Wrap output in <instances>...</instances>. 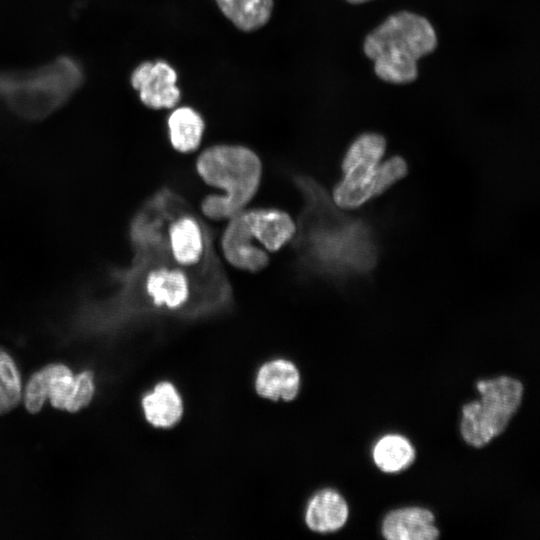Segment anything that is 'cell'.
I'll use <instances>...</instances> for the list:
<instances>
[{
    "mask_svg": "<svg viewBox=\"0 0 540 540\" xmlns=\"http://www.w3.org/2000/svg\"><path fill=\"white\" fill-rule=\"evenodd\" d=\"M83 78L76 60L61 57L34 70L0 73V98L17 115L40 119L62 106Z\"/></svg>",
    "mask_w": 540,
    "mask_h": 540,
    "instance_id": "cell-5",
    "label": "cell"
},
{
    "mask_svg": "<svg viewBox=\"0 0 540 540\" xmlns=\"http://www.w3.org/2000/svg\"><path fill=\"white\" fill-rule=\"evenodd\" d=\"M385 149V139L376 133L362 134L351 144L342 163L344 178L333 191L336 206L355 208L406 175L407 165L401 157L379 165Z\"/></svg>",
    "mask_w": 540,
    "mask_h": 540,
    "instance_id": "cell-6",
    "label": "cell"
},
{
    "mask_svg": "<svg viewBox=\"0 0 540 540\" xmlns=\"http://www.w3.org/2000/svg\"><path fill=\"white\" fill-rule=\"evenodd\" d=\"M176 71L165 61L143 62L131 74L142 103L152 109L172 108L180 100Z\"/></svg>",
    "mask_w": 540,
    "mask_h": 540,
    "instance_id": "cell-10",
    "label": "cell"
},
{
    "mask_svg": "<svg viewBox=\"0 0 540 540\" xmlns=\"http://www.w3.org/2000/svg\"><path fill=\"white\" fill-rule=\"evenodd\" d=\"M94 391L90 371L74 375L64 364H50L30 377L24 391V405L29 412L37 413L49 400L57 409L77 412L91 402Z\"/></svg>",
    "mask_w": 540,
    "mask_h": 540,
    "instance_id": "cell-8",
    "label": "cell"
},
{
    "mask_svg": "<svg viewBox=\"0 0 540 540\" xmlns=\"http://www.w3.org/2000/svg\"><path fill=\"white\" fill-rule=\"evenodd\" d=\"M142 408L146 420L156 428L173 427L183 414L180 394L168 381L158 383L152 392L143 397Z\"/></svg>",
    "mask_w": 540,
    "mask_h": 540,
    "instance_id": "cell-16",
    "label": "cell"
},
{
    "mask_svg": "<svg viewBox=\"0 0 540 540\" xmlns=\"http://www.w3.org/2000/svg\"><path fill=\"white\" fill-rule=\"evenodd\" d=\"M165 238L170 257L183 268L196 269L209 256L208 235L192 213H175L166 221Z\"/></svg>",
    "mask_w": 540,
    "mask_h": 540,
    "instance_id": "cell-9",
    "label": "cell"
},
{
    "mask_svg": "<svg viewBox=\"0 0 540 540\" xmlns=\"http://www.w3.org/2000/svg\"><path fill=\"white\" fill-rule=\"evenodd\" d=\"M222 13L240 30L254 31L270 19L273 0H215Z\"/></svg>",
    "mask_w": 540,
    "mask_h": 540,
    "instance_id": "cell-18",
    "label": "cell"
},
{
    "mask_svg": "<svg viewBox=\"0 0 540 540\" xmlns=\"http://www.w3.org/2000/svg\"><path fill=\"white\" fill-rule=\"evenodd\" d=\"M254 241L268 253L279 251L296 235L292 217L277 208H255L241 211Z\"/></svg>",
    "mask_w": 540,
    "mask_h": 540,
    "instance_id": "cell-11",
    "label": "cell"
},
{
    "mask_svg": "<svg viewBox=\"0 0 540 540\" xmlns=\"http://www.w3.org/2000/svg\"><path fill=\"white\" fill-rule=\"evenodd\" d=\"M476 386L481 399L462 407L460 431L469 445L480 448L505 430L521 403L523 385L500 376L478 381Z\"/></svg>",
    "mask_w": 540,
    "mask_h": 540,
    "instance_id": "cell-7",
    "label": "cell"
},
{
    "mask_svg": "<svg viewBox=\"0 0 540 540\" xmlns=\"http://www.w3.org/2000/svg\"><path fill=\"white\" fill-rule=\"evenodd\" d=\"M304 187L311 199L306 237L312 262L335 274L369 271L376 262V250L365 223L340 214L315 183L306 181Z\"/></svg>",
    "mask_w": 540,
    "mask_h": 540,
    "instance_id": "cell-2",
    "label": "cell"
},
{
    "mask_svg": "<svg viewBox=\"0 0 540 540\" xmlns=\"http://www.w3.org/2000/svg\"><path fill=\"white\" fill-rule=\"evenodd\" d=\"M347 1L352 3V4H360V3H365V2H368V1H371V0H347Z\"/></svg>",
    "mask_w": 540,
    "mask_h": 540,
    "instance_id": "cell-21",
    "label": "cell"
},
{
    "mask_svg": "<svg viewBox=\"0 0 540 540\" xmlns=\"http://www.w3.org/2000/svg\"><path fill=\"white\" fill-rule=\"evenodd\" d=\"M21 397L20 372L12 357L0 347V414L17 406Z\"/></svg>",
    "mask_w": 540,
    "mask_h": 540,
    "instance_id": "cell-20",
    "label": "cell"
},
{
    "mask_svg": "<svg viewBox=\"0 0 540 540\" xmlns=\"http://www.w3.org/2000/svg\"><path fill=\"white\" fill-rule=\"evenodd\" d=\"M163 213H155L154 259L150 244L141 236L131 233L135 248L132 265L117 276V292L110 297L113 306H131L164 311L172 314H187L190 305L196 308V290L189 269L177 265L170 254L159 260L164 236ZM169 252V251H168Z\"/></svg>",
    "mask_w": 540,
    "mask_h": 540,
    "instance_id": "cell-1",
    "label": "cell"
},
{
    "mask_svg": "<svg viewBox=\"0 0 540 540\" xmlns=\"http://www.w3.org/2000/svg\"><path fill=\"white\" fill-rule=\"evenodd\" d=\"M221 237V250L225 259L235 268L256 273L267 267L269 255L254 243L242 213L234 215Z\"/></svg>",
    "mask_w": 540,
    "mask_h": 540,
    "instance_id": "cell-12",
    "label": "cell"
},
{
    "mask_svg": "<svg viewBox=\"0 0 540 540\" xmlns=\"http://www.w3.org/2000/svg\"><path fill=\"white\" fill-rule=\"evenodd\" d=\"M348 505L337 491L324 489L316 493L308 503L305 522L315 532L327 533L339 530L347 521Z\"/></svg>",
    "mask_w": 540,
    "mask_h": 540,
    "instance_id": "cell-15",
    "label": "cell"
},
{
    "mask_svg": "<svg viewBox=\"0 0 540 540\" xmlns=\"http://www.w3.org/2000/svg\"><path fill=\"white\" fill-rule=\"evenodd\" d=\"M388 540H433L439 536L433 513L425 508L406 507L389 512L382 523Z\"/></svg>",
    "mask_w": 540,
    "mask_h": 540,
    "instance_id": "cell-13",
    "label": "cell"
},
{
    "mask_svg": "<svg viewBox=\"0 0 540 540\" xmlns=\"http://www.w3.org/2000/svg\"><path fill=\"white\" fill-rule=\"evenodd\" d=\"M415 458L412 444L401 435H385L373 448V460L383 472L394 473L409 467Z\"/></svg>",
    "mask_w": 540,
    "mask_h": 540,
    "instance_id": "cell-19",
    "label": "cell"
},
{
    "mask_svg": "<svg viewBox=\"0 0 540 540\" xmlns=\"http://www.w3.org/2000/svg\"><path fill=\"white\" fill-rule=\"evenodd\" d=\"M437 37L432 24L416 13L401 11L390 15L364 40V52L374 62V71L383 81L406 84L418 74L417 61L433 52Z\"/></svg>",
    "mask_w": 540,
    "mask_h": 540,
    "instance_id": "cell-4",
    "label": "cell"
},
{
    "mask_svg": "<svg viewBox=\"0 0 540 540\" xmlns=\"http://www.w3.org/2000/svg\"><path fill=\"white\" fill-rule=\"evenodd\" d=\"M196 171L222 194L206 196L201 211L212 220H228L243 211L256 195L262 177L258 155L248 147L220 144L205 149L196 160Z\"/></svg>",
    "mask_w": 540,
    "mask_h": 540,
    "instance_id": "cell-3",
    "label": "cell"
},
{
    "mask_svg": "<svg viewBox=\"0 0 540 540\" xmlns=\"http://www.w3.org/2000/svg\"><path fill=\"white\" fill-rule=\"evenodd\" d=\"M168 133L172 147L180 153H191L198 149L205 130V123L191 107L175 109L168 118Z\"/></svg>",
    "mask_w": 540,
    "mask_h": 540,
    "instance_id": "cell-17",
    "label": "cell"
},
{
    "mask_svg": "<svg viewBox=\"0 0 540 540\" xmlns=\"http://www.w3.org/2000/svg\"><path fill=\"white\" fill-rule=\"evenodd\" d=\"M255 389L263 398L291 401L300 389L299 371L292 362L285 359L267 362L257 373Z\"/></svg>",
    "mask_w": 540,
    "mask_h": 540,
    "instance_id": "cell-14",
    "label": "cell"
}]
</instances>
